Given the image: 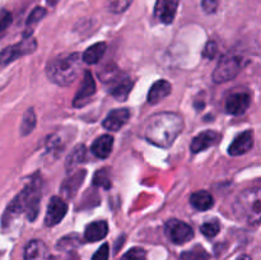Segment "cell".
<instances>
[{"label": "cell", "instance_id": "cell-1", "mask_svg": "<svg viewBox=\"0 0 261 260\" xmlns=\"http://www.w3.org/2000/svg\"><path fill=\"white\" fill-rule=\"evenodd\" d=\"M184 129L181 116L173 112H161L149 117L144 127V137L152 144L168 148Z\"/></svg>", "mask_w": 261, "mask_h": 260}, {"label": "cell", "instance_id": "cell-2", "mask_svg": "<svg viewBox=\"0 0 261 260\" xmlns=\"http://www.w3.org/2000/svg\"><path fill=\"white\" fill-rule=\"evenodd\" d=\"M41 189H42V181L41 176L37 173L31 178L25 188L13 199L12 203L5 209L3 216V226H7L13 218L20 214H24L30 221H35L40 209Z\"/></svg>", "mask_w": 261, "mask_h": 260}, {"label": "cell", "instance_id": "cell-3", "mask_svg": "<svg viewBox=\"0 0 261 260\" xmlns=\"http://www.w3.org/2000/svg\"><path fill=\"white\" fill-rule=\"evenodd\" d=\"M81 70L79 54L61 55L48 61L46 66V75L53 83L61 87H68L74 83Z\"/></svg>", "mask_w": 261, "mask_h": 260}, {"label": "cell", "instance_id": "cell-4", "mask_svg": "<svg viewBox=\"0 0 261 260\" xmlns=\"http://www.w3.org/2000/svg\"><path fill=\"white\" fill-rule=\"evenodd\" d=\"M233 213L249 226H257L261 222V188L242 191L233 203Z\"/></svg>", "mask_w": 261, "mask_h": 260}, {"label": "cell", "instance_id": "cell-5", "mask_svg": "<svg viewBox=\"0 0 261 260\" xmlns=\"http://www.w3.org/2000/svg\"><path fill=\"white\" fill-rule=\"evenodd\" d=\"M107 73L109 74H99V76L105 83L109 84L110 93L119 101H125L132 92L133 82L117 70H107Z\"/></svg>", "mask_w": 261, "mask_h": 260}, {"label": "cell", "instance_id": "cell-6", "mask_svg": "<svg viewBox=\"0 0 261 260\" xmlns=\"http://www.w3.org/2000/svg\"><path fill=\"white\" fill-rule=\"evenodd\" d=\"M241 59L236 55H226L219 60L214 69L213 81L216 83H224L233 79L241 70Z\"/></svg>", "mask_w": 261, "mask_h": 260}, {"label": "cell", "instance_id": "cell-7", "mask_svg": "<svg viewBox=\"0 0 261 260\" xmlns=\"http://www.w3.org/2000/svg\"><path fill=\"white\" fill-rule=\"evenodd\" d=\"M36 48H37V42L32 37L24 38L15 45L8 46L4 50L0 51V68L9 65L10 63L19 59L20 56L32 54L33 51H36Z\"/></svg>", "mask_w": 261, "mask_h": 260}, {"label": "cell", "instance_id": "cell-8", "mask_svg": "<svg viewBox=\"0 0 261 260\" xmlns=\"http://www.w3.org/2000/svg\"><path fill=\"white\" fill-rule=\"evenodd\" d=\"M165 232L167 239L176 245L185 244L194 237V229L185 222L175 218L166 222Z\"/></svg>", "mask_w": 261, "mask_h": 260}, {"label": "cell", "instance_id": "cell-9", "mask_svg": "<svg viewBox=\"0 0 261 260\" xmlns=\"http://www.w3.org/2000/svg\"><path fill=\"white\" fill-rule=\"evenodd\" d=\"M68 212V205L65 201L59 196H53L47 205V212L45 216V224L47 227L56 226L63 221Z\"/></svg>", "mask_w": 261, "mask_h": 260}, {"label": "cell", "instance_id": "cell-10", "mask_svg": "<svg viewBox=\"0 0 261 260\" xmlns=\"http://www.w3.org/2000/svg\"><path fill=\"white\" fill-rule=\"evenodd\" d=\"M250 103H251V97L246 92H236L227 97L226 101V111L228 114L239 116L246 112L249 109Z\"/></svg>", "mask_w": 261, "mask_h": 260}, {"label": "cell", "instance_id": "cell-11", "mask_svg": "<svg viewBox=\"0 0 261 260\" xmlns=\"http://www.w3.org/2000/svg\"><path fill=\"white\" fill-rule=\"evenodd\" d=\"M180 0H157L154 7V15L165 24H171L175 20Z\"/></svg>", "mask_w": 261, "mask_h": 260}, {"label": "cell", "instance_id": "cell-12", "mask_svg": "<svg viewBox=\"0 0 261 260\" xmlns=\"http://www.w3.org/2000/svg\"><path fill=\"white\" fill-rule=\"evenodd\" d=\"M94 93H96V83H94L93 75H92L91 71L87 70L84 73V78L81 84V88H79L75 97H74V106H84Z\"/></svg>", "mask_w": 261, "mask_h": 260}, {"label": "cell", "instance_id": "cell-13", "mask_svg": "<svg viewBox=\"0 0 261 260\" xmlns=\"http://www.w3.org/2000/svg\"><path fill=\"white\" fill-rule=\"evenodd\" d=\"M252 145H254V134H252L251 130H246V132L241 133V134L234 138L233 142L229 145L228 153L231 155H234V157L242 155L249 152Z\"/></svg>", "mask_w": 261, "mask_h": 260}, {"label": "cell", "instance_id": "cell-14", "mask_svg": "<svg viewBox=\"0 0 261 260\" xmlns=\"http://www.w3.org/2000/svg\"><path fill=\"white\" fill-rule=\"evenodd\" d=\"M219 139V134L214 130H205L201 132L200 134L196 135L193 139L190 145V149L193 153H200L203 150L208 149L212 145L216 144Z\"/></svg>", "mask_w": 261, "mask_h": 260}, {"label": "cell", "instance_id": "cell-15", "mask_svg": "<svg viewBox=\"0 0 261 260\" xmlns=\"http://www.w3.org/2000/svg\"><path fill=\"white\" fill-rule=\"evenodd\" d=\"M130 117V111L127 109L112 110L106 119L103 120V126L111 132H117L127 122Z\"/></svg>", "mask_w": 261, "mask_h": 260}, {"label": "cell", "instance_id": "cell-16", "mask_svg": "<svg viewBox=\"0 0 261 260\" xmlns=\"http://www.w3.org/2000/svg\"><path fill=\"white\" fill-rule=\"evenodd\" d=\"M50 252L47 246L41 240H32L24 249V260H48Z\"/></svg>", "mask_w": 261, "mask_h": 260}, {"label": "cell", "instance_id": "cell-17", "mask_svg": "<svg viewBox=\"0 0 261 260\" xmlns=\"http://www.w3.org/2000/svg\"><path fill=\"white\" fill-rule=\"evenodd\" d=\"M171 92H172V87H171L170 82L165 81V79L157 81L150 87L149 92H148V102L152 105L158 103L163 98L170 96Z\"/></svg>", "mask_w": 261, "mask_h": 260}, {"label": "cell", "instance_id": "cell-18", "mask_svg": "<svg viewBox=\"0 0 261 260\" xmlns=\"http://www.w3.org/2000/svg\"><path fill=\"white\" fill-rule=\"evenodd\" d=\"M112 148H114V138L109 134H105L94 140L91 147V150L96 157L107 158L111 154Z\"/></svg>", "mask_w": 261, "mask_h": 260}, {"label": "cell", "instance_id": "cell-19", "mask_svg": "<svg viewBox=\"0 0 261 260\" xmlns=\"http://www.w3.org/2000/svg\"><path fill=\"white\" fill-rule=\"evenodd\" d=\"M109 233V224L105 221H96L88 224L84 231V239L88 242H96L105 239Z\"/></svg>", "mask_w": 261, "mask_h": 260}, {"label": "cell", "instance_id": "cell-20", "mask_svg": "<svg viewBox=\"0 0 261 260\" xmlns=\"http://www.w3.org/2000/svg\"><path fill=\"white\" fill-rule=\"evenodd\" d=\"M84 177H86V171L81 170L76 173H74V175H71L69 178H66V180L64 181L63 186H61V191H63V194H65L68 198L74 196V194L76 193L79 186H81L82 183H83Z\"/></svg>", "mask_w": 261, "mask_h": 260}, {"label": "cell", "instance_id": "cell-21", "mask_svg": "<svg viewBox=\"0 0 261 260\" xmlns=\"http://www.w3.org/2000/svg\"><path fill=\"white\" fill-rule=\"evenodd\" d=\"M190 203L198 211H208V209H211L213 206L214 200L213 196L208 191L200 190L196 191V193H194L190 196Z\"/></svg>", "mask_w": 261, "mask_h": 260}, {"label": "cell", "instance_id": "cell-22", "mask_svg": "<svg viewBox=\"0 0 261 260\" xmlns=\"http://www.w3.org/2000/svg\"><path fill=\"white\" fill-rule=\"evenodd\" d=\"M106 53V43L97 42L89 46L83 54V61L87 64H97Z\"/></svg>", "mask_w": 261, "mask_h": 260}, {"label": "cell", "instance_id": "cell-23", "mask_svg": "<svg viewBox=\"0 0 261 260\" xmlns=\"http://www.w3.org/2000/svg\"><path fill=\"white\" fill-rule=\"evenodd\" d=\"M86 155H87L86 147H84V145H76V147L69 153L68 157H66V162H65L66 168H68V170H73V168H75L79 163L84 162Z\"/></svg>", "mask_w": 261, "mask_h": 260}, {"label": "cell", "instance_id": "cell-24", "mask_svg": "<svg viewBox=\"0 0 261 260\" xmlns=\"http://www.w3.org/2000/svg\"><path fill=\"white\" fill-rule=\"evenodd\" d=\"M36 126V114L33 109H28L23 115L22 122H20V135H28L32 133Z\"/></svg>", "mask_w": 261, "mask_h": 260}, {"label": "cell", "instance_id": "cell-25", "mask_svg": "<svg viewBox=\"0 0 261 260\" xmlns=\"http://www.w3.org/2000/svg\"><path fill=\"white\" fill-rule=\"evenodd\" d=\"M45 14H46V9L45 8H41V7L35 8V9L31 12L30 17L27 18V23H25V24H27V32L23 35L24 36V38L31 37V33H32V31H33V25L37 24V23L40 22L43 17H45Z\"/></svg>", "mask_w": 261, "mask_h": 260}, {"label": "cell", "instance_id": "cell-26", "mask_svg": "<svg viewBox=\"0 0 261 260\" xmlns=\"http://www.w3.org/2000/svg\"><path fill=\"white\" fill-rule=\"evenodd\" d=\"M181 260H209L211 259V255L206 252L205 249H203L201 246H195L191 250L182 252L181 254Z\"/></svg>", "mask_w": 261, "mask_h": 260}, {"label": "cell", "instance_id": "cell-27", "mask_svg": "<svg viewBox=\"0 0 261 260\" xmlns=\"http://www.w3.org/2000/svg\"><path fill=\"white\" fill-rule=\"evenodd\" d=\"M93 185L98 186V188L110 189V186H111V177H110L107 168H102V170L97 171L93 177Z\"/></svg>", "mask_w": 261, "mask_h": 260}, {"label": "cell", "instance_id": "cell-28", "mask_svg": "<svg viewBox=\"0 0 261 260\" xmlns=\"http://www.w3.org/2000/svg\"><path fill=\"white\" fill-rule=\"evenodd\" d=\"M200 231L204 236L208 237V239H212V237H216L219 233V231H221V224H219L218 221H209L200 227Z\"/></svg>", "mask_w": 261, "mask_h": 260}, {"label": "cell", "instance_id": "cell-29", "mask_svg": "<svg viewBox=\"0 0 261 260\" xmlns=\"http://www.w3.org/2000/svg\"><path fill=\"white\" fill-rule=\"evenodd\" d=\"M147 259V252L142 247H133L129 251L125 252L120 260H145Z\"/></svg>", "mask_w": 261, "mask_h": 260}, {"label": "cell", "instance_id": "cell-30", "mask_svg": "<svg viewBox=\"0 0 261 260\" xmlns=\"http://www.w3.org/2000/svg\"><path fill=\"white\" fill-rule=\"evenodd\" d=\"M132 3L133 0H109V9L112 13L119 14V13L125 12Z\"/></svg>", "mask_w": 261, "mask_h": 260}, {"label": "cell", "instance_id": "cell-31", "mask_svg": "<svg viewBox=\"0 0 261 260\" xmlns=\"http://www.w3.org/2000/svg\"><path fill=\"white\" fill-rule=\"evenodd\" d=\"M12 22H13L12 13L8 12V10L5 9L0 10V37L7 32V30L10 27Z\"/></svg>", "mask_w": 261, "mask_h": 260}, {"label": "cell", "instance_id": "cell-32", "mask_svg": "<svg viewBox=\"0 0 261 260\" xmlns=\"http://www.w3.org/2000/svg\"><path fill=\"white\" fill-rule=\"evenodd\" d=\"M219 5V0H201V8L206 14H213L217 12Z\"/></svg>", "mask_w": 261, "mask_h": 260}, {"label": "cell", "instance_id": "cell-33", "mask_svg": "<svg viewBox=\"0 0 261 260\" xmlns=\"http://www.w3.org/2000/svg\"><path fill=\"white\" fill-rule=\"evenodd\" d=\"M109 255H110L109 245L103 244L96 252H94L92 260H109Z\"/></svg>", "mask_w": 261, "mask_h": 260}, {"label": "cell", "instance_id": "cell-34", "mask_svg": "<svg viewBox=\"0 0 261 260\" xmlns=\"http://www.w3.org/2000/svg\"><path fill=\"white\" fill-rule=\"evenodd\" d=\"M217 53H218V46H217V43L214 41H209L206 43L205 48H204L203 55L208 59H213L217 55Z\"/></svg>", "mask_w": 261, "mask_h": 260}, {"label": "cell", "instance_id": "cell-35", "mask_svg": "<svg viewBox=\"0 0 261 260\" xmlns=\"http://www.w3.org/2000/svg\"><path fill=\"white\" fill-rule=\"evenodd\" d=\"M236 260H251V257H250L249 255H241V256L237 257Z\"/></svg>", "mask_w": 261, "mask_h": 260}]
</instances>
